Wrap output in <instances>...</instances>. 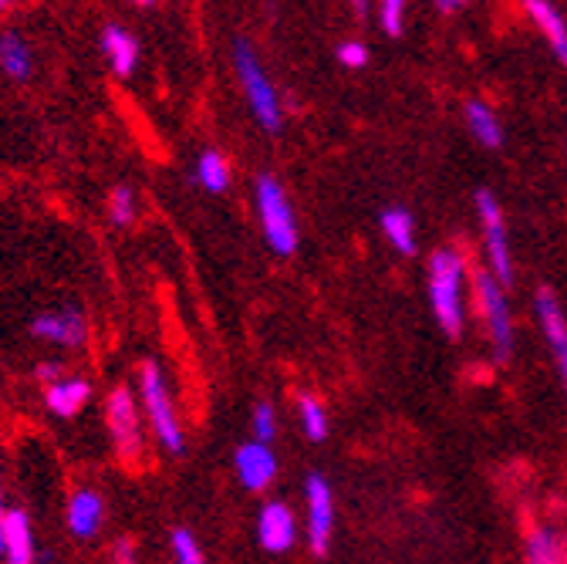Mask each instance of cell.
<instances>
[{"label":"cell","mask_w":567,"mask_h":564,"mask_svg":"<svg viewBox=\"0 0 567 564\" xmlns=\"http://www.w3.org/2000/svg\"><path fill=\"white\" fill-rule=\"evenodd\" d=\"M425 291H430V308L440 328L450 338H460L466 328V257L456 247H440L430 257V277H425Z\"/></svg>","instance_id":"1"},{"label":"cell","mask_w":567,"mask_h":564,"mask_svg":"<svg viewBox=\"0 0 567 564\" xmlns=\"http://www.w3.org/2000/svg\"><path fill=\"white\" fill-rule=\"evenodd\" d=\"M234 72H237V82H240V92L247 99V109L250 115L257 119V125L264 132H280L284 129V102L270 82V75L264 72V64L254 51V44L247 38H237L234 41Z\"/></svg>","instance_id":"2"},{"label":"cell","mask_w":567,"mask_h":564,"mask_svg":"<svg viewBox=\"0 0 567 564\" xmlns=\"http://www.w3.org/2000/svg\"><path fill=\"white\" fill-rule=\"evenodd\" d=\"M257 217H260V230L267 247L277 257H291L301 247V230H298V217H295V206L284 193L277 176H257Z\"/></svg>","instance_id":"3"},{"label":"cell","mask_w":567,"mask_h":564,"mask_svg":"<svg viewBox=\"0 0 567 564\" xmlns=\"http://www.w3.org/2000/svg\"><path fill=\"white\" fill-rule=\"evenodd\" d=\"M138 396H142L146 419H150L156 440L163 443V450L179 457L186 450V437H183V427H179V416L173 409V392H169V379H166L163 366L142 362V369H138Z\"/></svg>","instance_id":"4"},{"label":"cell","mask_w":567,"mask_h":564,"mask_svg":"<svg viewBox=\"0 0 567 564\" xmlns=\"http://www.w3.org/2000/svg\"><path fill=\"white\" fill-rule=\"evenodd\" d=\"M473 295H476V308L483 315L496 362H507L514 356V315H511L507 288L489 270H476L473 274Z\"/></svg>","instance_id":"5"},{"label":"cell","mask_w":567,"mask_h":564,"mask_svg":"<svg viewBox=\"0 0 567 564\" xmlns=\"http://www.w3.org/2000/svg\"><path fill=\"white\" fill-rule=\"evenodd\" d=\"M105 427H109L115 457H118L125 466H138L142 457H146V437H142V416H138L135 396H132L125 386H118V389L109 392V402H105Z\"/></svg>","instance_id":"6"},{"label":"cell","mask_w":567,"mask_h":564,"mask_svg":"<svg viewBox=\"0 0 567 564\" xmlns=\"http://www.w3.org/2000/svg\"><path fill=\"white\" fill-rule=\"evenodd\" d=\"M476 214H480V227H483L486 270L501 280L504 288H511L514 285V254H511V240H507V221H504L501 199H496L489 189H480Z\"/></svg>","instance_id":"7"},{"label":"cell","mask_w":567,"mask_h":564,"mask_svg":"<svg viewBox=\"0 0 567 564\" xmlns=\"http://www.w3.org/2000/svg\"><path fill=\"white\" fill-rule=\"evenodd\" d=\"M305 507H308V547L311 554L324 557L331 551V534H334V493L321 473H311L305 483Z\"/></svg>","instance_id":"8"},{"label":"cell","mask_w":567,"mask_h":564,"mask_svg":"<svg viewBox=\"0 0 567 564\" xmlns=\"http://www.w3.org/2000/svg\"><path fill=\"white\" fill-rule=\"evenodd\" d=\"M31 335H34L38 341H48V345H58V348L79 351V348H85V341H89V321H85V311H82V308L64 305V308L41 311V315L31 321Z\"/></svg>","instance_id":"9"},{"label":"cell","mask_w":567,"mask_h":564,"mask_svg":"<svg viewBox=\"0 0 567 564\" xmlns=\"http://www.w3.org/2000/svg\"><path fill=\"white\" fill-rule=\"evenodd\" d=\"M257 541L270 554H288L298 544V521L295 511L280 501H267L257 514Z\"/></svg>","instance_id":"10"},{"label":"cell","mask_w":567,"mask_h":564,"mask_svg":"<svg viewBox=\"0 0 567 564\" xmlns=\"http://www.w3.org/2000/svg\"><path fill=\"white\" fill-rule=\"evenodd\" d=\"M534 308H537V318H540V328H544V338L550 345V356L557 362V372H560V382L567 389V315L557 301V295L550 288H540L537 298H534Z\"/></svg>","instance_id":"11"},{"label":"cell","mask_w":567,"mask_h":564,"mask_svg":"<svg viewBox=\"0 0 567 564\" xmlns=\"http://www.w3.org/2000/svg\"><path fill=\"white\" fill-rule=\"evenodd\" d=\"M234 470H237V480L260 493L274 483L277 476V457L270 450V443H260V440H250V443H240L237 453H234Z\"/></svg>","instance_id":"12"},{"label":"cell","mask_w":567,"mask_h":564,"mask_svg":"<svg viewBox=\"0 0 567 564\" xmlns=\"http://www.w3.org/2000/svg\"><path fill=\"white\" fill-rule=\"evenodd\" d=\"M105 524V501H102V493L92 490V486H82L71 493V501H68V531L89 541L102 531Z\"/></svg>","instance_id":"13"},{"label":"cell","mask_w":567,"mask_h":564,"mask_svg":"<svg viewBox=\"0 0 567 564\" xmlns=\"http://www.w3.org/2000/svg\"><path fill=\"white\" fill-rule=\"evenodd\" d=\"M524 14L547 38L554 58L567 68V18L550 4V0H524Z\"/></svg>","instance_id":"14"},{"label":"cell","mask_w":567,"mask_h":564,"mask_svg":"<svg viewBox=\"0 0 567 564\" xmlns=\"http://www.w3.org/2000/svg\"><path fill=\"white\" fill-rule=\"evenodd\" d=\"M89 399H92V386L82 376H64V379L44 386V406L61 419L79 416L89 406Z\"/></svg>","instance_id":"15"},{"label":"cell","mask_w":567,"mask_h":564,"mask_svg":"<svg viewBox=\"0 0 567 564\" xmlns=\"http://www.w3.org/2000/svg\"><path fill=\"white\" fill-rule=\"evenodd\" d=\"M0 72L14 82H28L34 75V48L21 31H0Z\"/></svg>","instance_id":"16"},{"label":"cell","mask_w":567,"mask_h":564,"mask_svg":"<svg viewBox=\"0 0 567 564\" xmlns=\"http://www.w3.org/2000/svg\"><path fill=\"white\" fill-rule=\"evenodd\" d=\"M102 54H105L109 68L118 79H128L135 72V64H138V41L122 24H109L102 31Z\"/></svg>","instance_id":"17"},{"label":"cell","mask_w":567,"mask_h":564,"mask_svg":"<svg viewBox=\"0 0 567 564\" xmlns=\"http://www.w3.org/2000/svg\"><path fill=\"white\" fill-rule=\"evenodd\" d=\"M4 564H38L34 527L24 511H8L4 524Z\"/></svg>","instance_id":"18"},{"label":"cell","mask_w":567,"mask_h":564,"mask_svg":"<svg viewBox=\"0 0 567 564\" xmlns=\"http://www.w3.org/2000/svg\"><path fill=\"white\" fill-rule=\"evenodd\" d=\"M466 125H470V132H473V139L480 146H486V150H501L504 146V125L483 99L466 102Z\"/></svg>","instance_id":"19"},{"label":"cell","mask_w":567,"mask_h":564,"mask_svg":"<svg viewBox=\"0 0 567 564\" xmlns=\"http://www.w3.org/2000/svg\"><path fill=\"white\" fill-rule=\"evenodd\" d=\"M379 227H382V237L392 244V250H399L402 257H412L415 254V221H412V214H409L405 206L382 209Z\"/></svg>","instance_id":"20"},{"label":"cell","mask_w":567,"mask_h":564,"mask_svg":"<svg viewBox=\"0 0 567 564\" xmlns=\"http://www.w3.org/2000/svg\"><path fill=\"white\" fill-rule=\"evenodd\" d=\"M527 564H567V544L554 527H534L527 534Z\"/></svg>","instance_id":"21"},{"label":"cell","mask_w":567,"mask_h":564,"mask_svg":"<svg viewBox=\"0 0 567 564\" xmlns=\"http://www.w3.org/2000/svg\"><path fill=\"white\" fill-rule=\"evenodd\" d=\"M193 176H196V183H199L206 193H224V189L230 186V163H227L224 153L206 150V153H199Z\"/></svg>","instance_id":"22"},{"label":"cell","mask_w":567,"mask_h":564,"mask_svg":"<svg viewBox=\"0 0 567 564\" xmlns=\"http://www.w3.org/2000/svg\"><path fill=\"white\" fill-rule=\"evenodd\" d=\"M298 422L301 430L311 443H324L328 440V430H331V419H328V409L318 396L311 392H301L298 396Z\"/></svg>","instance_id":"23"},{"label":"cell","mask_w":567,"mask_h":564,"mask_svg":"<svg viewBox=\"0 0 567 564\" xmlns=\"http://www.w3.org/2000/svg\"><path fill=\"white\" fill-rule=\"evenodd\" d=\"M135 214H138V199H135L132 186H115L109 193V221L115 227H128L135 221Z\"/></svg>","instance_id":"24"},{"label":"cell","mask_w":567,"mask_h":564,"mask_svg":"<svg viewBox=\"0 0 567 564\" xmlns=\"http://www.w3.org/2000/svg\"><path fill=\"white\" fill-rule=\"evenodd\" d=\"M173 561L176 564H206L203 547L196 544L193 531H186V527L173 531Z\"/></svg>","instance_id":"25"},{"label":"cell","mask_w":567,"mask_h":564,"mask_svg":"<svg viewBox=\"0 0 567 564\" xmlns=\"http://www.w3.org/2000/svg\"><path fill=\"white\" fill-rule=\"evenodd\" d=\"M250 422H254V440L270 443L277 437V412H274V406L267 399L254 406V419Z\"/></svg>","instance_id":"26"},{"label":"cell","mask_w":567,"mask_h":564,"mask_svg":"<svg viewBox=\"0 0 567 564\" xmlns=\"http://www.w3.org/2000/svg\"><path fill=\"white\" fill-rule=\"evenodd\" d=\"M379 24L385 34L399 38L405 24V0H379Z\"/></svg>","instance_id":"27"},{"label":"cell","mask_w":567,"mask_h":564,"mask_svg":"<svg viewBox=\"0 0 567 564\" xmlns=\"http://www.w3.org/2000/svg\"><path fill=\"white\" fill-rule=\"evenodd\" d=\"M334 54L344 68H351V72H362V68L369 64V48L362 41H341Z\"/></svg>","instance_id":"28"},{"label":"cell","mask_w":567,"mask_h":564,"mask_svg":"<svg viewBox=\"0 0 567 564\" xmlns=\"http://www.w3.org/2000/svg\"><path fill=\"white\" fill-rule=\"evenodd\" d=\"M112 564H135V541L132 537H118L112 544Z\"/></svg>","instance_id":"29"},{"label":"cell","mask_w":567,"mask_h":564,"mask_svg":"<svg viewBox=\"0 0 567 564\" xmlns=\"http://www.w3.org/2000/svg\"><path fill=\"white\" fill-rule=\"evenodd\" d=\"M38 379H41L44 386H51V382L64 379V366H61V362H41V366H38Z\"/></svg>","instance_id":"30"},{"label":"cell","mask_w":567,"mask_h":564,"mask_svg":"<svg viewBox=\"0 0 567 564\" xmlns=\"http://www.w3.org/2000/svg\"><path fill=\"white\" fill-rule=\"evenodd\" d=\"M348 8L354 11V18H359V21L369 18V0H348Z\"/></svg>","instance_id":"31"},{"label":"cell","mask_w":567,"mask_h":564,"mask_svg":"<svg viewBox=\"0 0 567 564\" xmlns=\"http://www.w3.org/2000/svg\"><path fill=\"white\" fill-rule=\"evenodd\" d=\"M4 524H8V507L4 498H0V557H4Z\"/></svg>","instance_id":"32"},{"label":"cell","mask_w":567,"mask_h":564,"mask_svg":"<svg viewBox=\"0 0 567 564\" xmlns=\"http://www.w3.org/2000/svg\"><path fill=\"white\" fill-rule=\"evenodd\" d=\"M466 4V0H436V8L443 11V14H450V11H460Z\"/></svg>","instance_id":"33"},{"label":"cell","mask_w":567,"mask_h":564,"mask_svg":"<svg viewBox=\"0 0 567 564\" xmlns=\"http://www.w3.org/2000/svg\"><path fill=\"white\" fill-rule=\"evenodd\" d=\"M11 4H14V0H0V14H4V11H8Z\"/></svg>","instance_id":"34"},{"label":"cell","mask_w":567,"mask_h":564,"mask_svg":"<svg viewBox=\"0 0 567 564\" xmlns=\"http://www.w3.org/2000/svg\"><path fill=\"white\" fill-rule=\"evenodd\" d=\"M135 4H153V0H135Z\"/></svg>","instance_id":"35"}]
</instances>
